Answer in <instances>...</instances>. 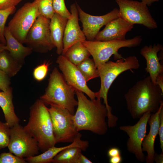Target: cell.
Segmentation results:
<instances>
[{"label":"cell","instance_id":"5","mask_svg":"<svg viewBox=\"0 0 163 163\" xmlns=\"http://www.w3.org/2000/svg\"><path fill=\"white\" fill-rule=\"evenodd\" d=\"M75 94V91L67 84L55 67L50 74L45 93L40 99L45 104L65 108L74 115L75 107L78 105Z\"/></svg>","mask_w":163,"mask_h":163},{"label":"cell","instance_id":"16","mask_svg":"<svg viewBox=\"0 0 163 163\" xmlns=\"http://www.w3.org/2000/svg\"><path fill=\"white\" fill-rule=\"evenodd\" d=\"M134 26V24L119 17L107 24L104 29L97 34L94 40H125L126 33L131 30Z\"/></svg>","mask_w":163,"mask_h":163},{"label":"cell","instance_id":"30","mask_svg":"<svg viewBox=\"0 0 163 163\" xmlns=\"http://www.w3.org/2000/svg\"><path fill=\"white\" fill-rule=\"evenodd\" d=\"M53 9L55 13L67 19L71 16V13L65 5V0H53Z\"/></svg>","mask_w":163,"mask_h":163},{"label":"cell","instance_id":"27","mask_svg":"<svg viewBox=\"0 0 163 163\" xmlns=\"http://www.w3.org/2000/svg\"><path fill=\"white\" fill-rule=\"evenodd\" d=\"M16 10V7L5 9H0V43L5 45L6 44L4 36L5 24L8 17L14 13Z\"/></svg>","mask_w":163,"mask_h":163},{"label":"cell","instance_id":"23","mask_svg":"<svg viewBox=\"0 0 163 163\" xmlns=\"http://www.w3.org/2000/svg\"><path fill=\"white\" fill-rule=\"evenodd\" d=\"M63 55L77 66L89 58L91 55L81 42L79 41L71 46Z\"/></svg>","mask_w":163,"mask_h":163},{"label":"cell","instance_id":"20","mask_svg":"<svg viewBox=\"0 0 163 163\" xmlns=\"http://www.w3.org/2000/svg\"><path fill=\"white\" fill-rule=\"evenodd\" d=\"M81 138L80 136L77 137L73 142L68 145L60 147L54 146L49 148L41 154L27 157L24 159L27 162L29 163H49L52 162L53 158L57 154L66 148L78 147L84 150L87 147V143L85 141L81 140Z\"/></svg>","mask_w":163,"mask_h":163},{"label":"cell","instance_id":"18","mask_svg":"<svg viewBox=\"0 0 163 163\" xmlns=\"http://www.w3.org/2000/svg\"><path fill=\"white\" fill-rule=\"evenodd\" d=\"M163 102L160 105L158 110L155 113L151 114L148 123L150 126L149 132L145 136L142 143V148L143 152H146L147 155L145 160L146 163H153L155 153L154 145L156 136L158 133L159 126V114Z\"/></svg>","mask_w":163,"mask_h":163},{"label":"cell","instance_id":"14","mask_svg":"<svg viewBox=\"0 0 163 163\" xmlns=\"http://www.w3.org/2000/svg\"><path fill=\"white\" fill-rule=\"evenodd\" d=\"M79 20L82 23V31L88 41L94 40L100 29L118 16L119 9L114 8L109 12L100 16L91 15L85 13L76 3Z\"/></svg>","mask_w":163,"mask_h":163},{"label":"cell","instance_id":"41","mask_svg":"<svg viewBox=\"0 0 163 163\" xmlns=\"http://www.w3.org/2000/svg\"><path fill=\"white\" fill-rule=\"evenodd\" d=\"M159 0H141V2L147 6H150L154 2H158Z\"/></svg>","mask_w":163,"mask_h":163},{"label":"cell","instance_id":"1","mask_svg":"<svg viewBox=\"0 0 163 163\" xmlns=\"http://www.w3.org/2000/svg\"><path fill=\"white\" fill-rule=\"evenodd\" d=\"M163 92L152 82L150 76L138 81L124 95L127 109L133 119L145 113H155L163 101Z\"/></svg>","mask_w":163,"mask_h":163},{"label":"cell","instance_id":"11","mask_svg":"<svg viewBox=\"0 0 163 163\" xmlns=\"http://www.w3.org/2000/svg\"><path fill=\"white\" fill-rule=\"evenodd\" d=\"M50 19L39 15L29 30L25 43L33 51L46 53L55 47L51 38Z\"/></svg>","mask_w":163,"mask_h":163},{"label":"cell","instance_id":"28","mask_svg":"<svg viewBox=\"0 0 163 163\" xmlns=\"http://www.w3.org/2000/svg\"><path fill=\"white\" fill-rule=\"evenodd\" d=\"M38 9L40 15L50 20L55 13L53 0H39Z\"/></svg>","mask_w":163,"mask_h":163},{"label":"cell","instance_id":"22","mask_svg":"<svg viewBox=\"0 0 163 163\" xmlns=\"http://www.w3.org/2000/svg\"><path fill=\"white\" fill-rule=\"evenodd\" d=\"M12 98L11 87L6 91H0V107L4 113L6 122L10 128L18 123L20 121L14 112Z\"/></svg>","mask_w":163,"mask_h":163},{"label":"cell","instance_id":"2","mask_svg":"<svg viewBox=\"0 0 163 163\" xmlns=\"http://www.w3.org/2000/svg\"><path fill=\"white\" fill-rule=\"evenodd\" d=\"M75 92L78 105L73 119L77 130H88L99 135L105 134L108 130L106 121L107 110L102 104L101 98L89 100L83 92Z\"/></svg>","mask_w":163,"mask_h":163},{"label":"cell","instance_id":"7","mask_svg":"<svg viewBox=\"0 0 163 163\" xmlns=\"http://www.w3.org/2000/svg\"><path fill=\"white\" fill-rule=\"evenodd\" d=\"M39 0L24 4L9 21L7 28L13 36L21 43H25L27 35L38 16Z\"/></svg>","mask_w":163,"mask_h":163},{"label":"cell","instance_id":"35","mask_svg":"<svg viewBox=\"0 0 163 163\" xmlns=\"http://www.w3.org/2000/svg\"><path fill=\"white\" fill-rule=\"evenodd\" d=\"M159 126L158 134L159 136L160 148L163 152V105L161 107L159 114Z\"/></svg>","mask_w":163,"mask_h":163},{"label":"cell","instance_id":"8","mask_svg":"<svg viewBox=\"0 0 163 163\" xmlns=\"http://www.w3.org/2000/svg\"><path fill=\"white\" fill-rule=\"evenodd\" d=\"M56 143L72 142L81 134L75 128L73 115L67 109L54 106L48 108Z\"/></svg>","mask_w":163,"mask_h":163},{"label":"cell","instance_id":"24","mask_svg":"<svg viewBox=\"0 0 163 163\" xmlns=\"http://www.w3.org/2000/svg\"><path fill=\"white\" fill-rule=\"evenodd\" d=\"M22 64L15 60L6 50L2 51L0 55V69L10 77L15 76L20 70Z\"/></svg>","mask_w":163,"mask_h":163},{"label":"cell","instance_id":"3","mask_svg":"<svg viewBox=\"0 0 163 163\" xmlns=\"http://www.w3.org/2000/svg\"><path fill=\"white\" fill-rule=\"evenodd\" d=\"M23 127L37 141L42 152L56 144L48 108L40 99L30 107L28 122Z\"/></svg>","mask_w":163,"mask_h":163},{"label":"cell","instance_id":"6","mask_svg":"<svg viewBox=\"0 0 163 163\" xmlns=\"http://www.w3.org/2000/svg\"><path fill=\"white\" fill-rule=\"evenodd\" d=\"M142 39L140 36L124 40L107 41H81L90 53L95 62L96 67L109 61L110 57L114 55L115 59L123 57L118 53L121 48L136 47L140 45Z\"/></svg>","mask_w":163,"mask_h":163},{"label":"cell","instance_id":"4","mask_svg":"<svg viewBox=\"0 0 163 163\" xmlns=\"http://www.w3.org/2000/svg\"><path fill=\"white\" fill-rule=\"evenodd\" d=\"M140 64L137 57L130 56L123 58L116 61H108L99 66L98 70L101 79V87L98 91L95 92L96 98H103L104 103L107 110L108 120L112 121L116 116L112 114V108L109 105L107 94L109 89L113 82L119 75L127 70L137 69Z\"/></svg>","mask_w":163,"mask_h":163},{"label":"cell","instance_id":"43","mask_svg":"<svg viewBox=\"0 0 163 163\" xmlns=\"http://www.w3.org/2000/svg\"><path fill=\"white\" fill-rule=\"evenodd\" d=\"M2 52V51H0V55L1 53Z\"/></svg>","mask_w":163,"mask_h":163},{"label":"cell","instance_id":"34","mask_svg":"<svg viewBox=\"0 0 163 163\" xmlns=\"http://www.w3.org/2000/svg\"><path fill=\"white\" fill-rule=\"evenodd\" d=\"M22 0H0V9L16 7Z\"/></svg>","mask_w":163,"mask_h":163},{"label":"cell","instance_id":"19","mask_svg":"<svg viewBox=\"0 0 163 163\" xmlns=\"http://www.w3.org/2000/svg\"><path fill=\"white\" fill-rule=\"evenodd\" d=\"M4 36L6 41L5 50L8 51L13 58L18 62L23 64L25 58L30 55L32 49L24 46L14 38L5 26Z\"/></svg>","mask_w":163,"mask_h":163},{"label":"cell","instance_id":"17","mask_svg":"<svg viewBox=\"0 0 163 163\" xmlns=\"http://www.w3.org/2000/svg\"><path fill=\"white\" fill-rule=\"evenodd\" d=\"M163 50L162 45L158 43L153 46L145 45L140 51V54L146 60L145 70L149 74L152 81L155 84L158 75L163 73V66L160 63V59L158 56V52Z\"/></svg>","mask_w":163,"mask_h":163},{"label":"cell","instance_id":"29","mask_svg":"<svg viewBox=\"0 0 163 163\" xmlns=\"http://www.w3.org/2000/svg\"><path fill=\"white\" fill-rule=\"evenodd\" d=\"M11 128L6 122L0 120V150L8 147L10 138Z\"/></svg>","mask_w":163,"mask_h":163},{"label":"cell","instance_id":"40","mask_svg":"<svg viewBox=\"0 0 163 163\" xmlns=\"http://www.w3.org/2000/svg\"><path fill=\"white\" fill-rule=\"evenodd\" d=\"M110 158L109 161L110 163H120L122 160V158L121 155L115 156Z\"/></svg>","mask_w":163,"mask_h":163},{"label":"cell","instance_id":"10","mask_svg":"<svg viewBox=\"0 0 163 163\" xmlns=\"http://www.w3.org/2000/svg\"><path fill=\"white\" fill-rule=\"evenodd\" d=\"M8 147L10 152L24 158L37 155L40 150L37 141L19 123L11 128Z\"/></svg>","mask_w":163,"mask_h":163},{"label":"cell","instance_id":"25","mask_svg":"<svg viewBox=\"0 0 163 163\" xmlns=\"http://www.w3.org/2000/svg\"><path fill=\"white\" fill-rule=\"evenodd\" d=\"M82 149L78 147L66 148L57 154L53 158L54 163H77V160L81 153Z\"/></svg>","mask_w":163,"mask_h":163},{"label":"cell","instance_id":"15","mask_svg":"<svg viewBox=\"0 0 163 163\" xmlns=\"http://www.w3.org/2000/svg\"><path fill=\"white\" fill-rule=\"evenodd\" d=\"M70 17L68 19L63 39L64 55L72 45L79 41L86 40L85 35L78 23V14L76 3L70 5Z\"/></svg>","mask_w":163,"mask_h":163},{"label":"cell","instance_id":"12","mask_svg":"<svg viewBox=\"0 0 163 163\" xmlns=\"http://www.w3.org/2000/svg\"><path fill=\"white\" fill-rule=\"evenodd\" d=\"M151 114L150 112L144 113L134 125L123 126L119 127L129 137L127 142L128 151L134 154L137 160L142 162L145 161V156L142 150V144L146 135L147 124Z\"/></svg>","mask_w":163,"mask_h":163},{"label":"cell","instance_id":"26","mask_svg":"<svg viewBox=\"0 0 163 163\" xmlns=\"http://www.w3.org/2000/svg\"><path fill=\"white\" fill-rule=\"evenodd\" d=\"M86 82L99 77L98 70L93 59L89 57L77 66Z\"/></svg>","mask_w":163,"mask_h":163},{"label":"cell","instance_id":"38","mask_svg":"<svg viewBox=\"0 0 163 163\" xmlns=\"http://www.w3.org/2000/svg\"><path fill=\"white\" fill-rule=\"evenodd\" d=\"M90 160L83 155L82 153L80 154L78 158L77 163H92Z\"/></svg>","mask_w":163,"mask_h":163},{"label":"cell","instance_id":"39","mask_svg":"<svg viewBox=\"0 0 163 163\" xmlns=\"http://www.w3.org/2000/svg\"><path fill=\"white\" fill-rule=\"evenodd\" d=\"M154 161L156 163H163V152H161L160 154L156 153H155L154 158Z\"/></svg>","mask_w":163,"mask_h":163},{"label":"cell","instance_id":"31","mask_svg":"<svg viewBox=\"0 0 163 163\" xmlns=\"http://www.w3.org/2000/svg\"><path fill=\"white\" fill-rule=\"evenodd\" d=\"M50 64L49 62H45L34 69L33 76L36 80L40 82L45 78L47 74Z\"/></svg>","mask_w":163,"mask_h":163},{"label":"cell","instance_id":"33","mask_svg":"<svg viewBox=\"0 0 163 163\" xmlns=\"http://www.w3.org/2000/svg\"><path fill=\"white\" fill-rule=\"evenodd\" d=\"M10 78L6 73L0 69V91H6L9 89L11 84Z\"/></svg>","mask_w":163,"mask_h":163},{"label":"cell","instance_id":"32","mask_svg":"<svg viewBox=\"0 0 163 163\" xmlns=\"http://www.w3.org/2000/svg\"><path fill=\"white\" fill-rule=\"evenodd\" d=\"M9 152L0 154V163H26L24 158L18 156Z\"/></svg>","mask_w":163,"mask_h":163},{"label":"cell","instance_id":"21","mask_svg":"<svg viewBox=\"0 0 163 163\" xmlns=\"http://www.w3.org/2000/svg\"><path fill=\"white\" fill-rule=\"evenodd\" d=\"M68 19L55 13L50 20V29L51 38L56 48V53L61 55L63 50V39Z\"/></svg>","mask_w":163,"mask_h":163},{"label":"cell","instance_id":"13","mask_svg":"<svg viewBox=\"0 0 163 163\" xmlns=\"http://www.w3.org/2000/svg\"><path fill=\"white\" fill-rule=\"evenodd\" d=\"M56 62L65 80L69 86L75 91L85 94L91 100L95 99V92L88 87L87 82L77 66L62 54L58 57Z\"/></svg>","mask_w":163,"mask_h":163},{"label":"cell","instance_id":"9","mask_svg":"<svg viewBox=\"0 0 163 163\" xmlns=\"http://www.w3.org/2000/svg\"><path fill=\"white\" fill-rule=\"evenodd\" d=\"M115 0L119 7V17L134 25H142L149 29L157 28L148 6L143 3L134 0Z\"/></svg>","mask_w":163,"mask_h":163},{"label":"cell","instance_id":"37","mask_svg":"<svg viewBox=\"0 0 163 163\" xmlns=\"http://www.w3.org/2000/svg\"><path fill=\"white\" fill-rule=\"evenodd\" d=\"M155 84L159 87L163 92V73L158 74L156 77Z\"/></svg>","mask_w":163,"mask_h":163},{"label":"cell","instance_id":"36","mask_svg":"<svg viewBox=\"0 0 163 163\" xmlns=\"http://www.w3.org/2000/svg\"><path fill=\"white\" fill-rule=\"evenodd\" d=\"M107 155L110 158L121 155L120 151L117 147L111 148L107 151Z\"/></svg>","mask_w":163,"mask_h":163},{"label":"cell","instance_id":"42","mask_svg":"<svg viewBox=\"0 0 163 163\" xmlns=\"http://www.w3.org/2000/svg\"><path fill=\"white\" fill-rule=\"evenodd\" d=\"M5 50V45L0 43V51H2Z\"/></svg>","mask_w":163,"mask_h":163}]
</instances>
